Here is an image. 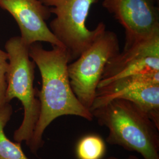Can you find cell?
<instances>
[{
	"label": "cell",
	"instance_id": "1",
	"mask_svg": "<svg viewBox=\"0 0 159 159\" xmlns=\"http://www.w3.org/2000/svg\"><path fill=\"white\" fill-rule=\"evenodd\" d=\"M29 53L39 69L42 83L39 94L40 116L29 145L31 152L36 154L43 146L46 129L58 117L75 116L89 121L94 118L71 89L67 70L70 58L65 48L52 46L47 50L34 43L29 47Z\"/></svg>",
	"mask_w": 159,
	"mask_h": 159
},
{
	"label": "cell",
	"instance_id": "2",
	"mask_svg": "<svg viewBox=\"0 0 159 159\" xmlns=\"http://www.w3.org/2000/svg\"><path fill=\"white\" fill-rule=\"evenodd\" d=\"M98 125L108 130L106 141L143 159H159V129L133 102L114 99L91 111Z\"/></svg>",
	"mask_w": 159,
	"mask_h": 159
},
{
	"label": "cell",
	"instance_id": "3",
	"mask_svg": "<svg viewBox=\"0 0 159 159\" xmlns=\"http://www.w3.org/2000/svg\"><path fill=\"white\" fill-rule=\"evenodd\" d=\"M5 48L8 57L6 102L17 98L24 109L23 121L14 131V139L18 143L25 142L29 146L40 113V101L34 87L35 64L29 56V47L20 37L10 39Z\"/></svg>",
	"mask_w": 159,
	"mask_h": 159
},
{
	"label": "cell",
	"instance_id": "4",
	"mask_svg": "<svg viewBox=\"0 0 159 159\" xmlns=\"http://www.w3.org/2000/svg\"><path fill=\"white\" fill-rule=\"evenodd\" d=\"M50 8L55 18L50 24L51 32L68 52L70 63L91 45L97 36L106 29L100 22L94 30L87 27L91 6L98 0H40Z\"/></svg>",
	"mask_w": 159,
	"mask_h": 159
},
{
	"label": "cell",
	"instance_id": "5",
	"mask_svg": "<svg viewBox=\"0 0 159 159\" xmlns=\"http://www.w3.org/2000/svg\"><path fill=\"white\" fill-rule=\"evenodd\" d=\"M120 51L117 34L106 29L79 57L68 64V76L73 91L80 102L89 110L104 68Z\"/></svg>",
	"mask_w": 159,
	"mask_h": 159
},
{
	"label": "cell",
	"instance_id": "6",
	"mask_svg": "<svg viewBox=\"0 0 159 159\" xmlns=\"http://www.w3.org/2000/svg\"><path fill=\"white\" fill-rule=\"evenodd\" d=\"M114 99L134 103L159 129V71L133 74L97 88L90 111Z\"/></svg>",
	"mask_w": 159,
	"mask_h": 159
},
{
	"label": "cell",
	"instance_id": "7",
	"mask_svg": "<svg viewBox=\"0 0 159 159\" xmlns=\"http://www.w3.org/2000/svg\"><path fill=\"white\" fill-rule=\"evenodd\" d=\"M156 0H102V7L125 30V45L159 33Z\"/></svg>",
	"mask_w": 159,
	"mask_h": 159
},
{
	"label": "cell",
	"instance_id": "8",
	"mask_svg": "<svg viewBox=\"0 0 159 159\" xmlns=\"http://www.w3.org/2000/svg\"><path fill=\"white\" fill-rule=\"evenodd\" d=\"M159 71V33L125 45L104 68L98 87L133 74Z\"/></svg>",
	"mask_w": 159,
	"mask_h": 159
},
{
	"label": "cell",
	"instance_id": "9",
	"mask_svg": "<svg viewBox=\"0 0 159 159\" xmlns=\"http://www.w3.org/2000/svg\"><path fill=\"white\" fill-rule=\"evenodd\" d=\"M0 7L14 18L20 30V37L26 46L46 42L64 47L46 23L51 14L50 8L40 0H0Z\"/></svg>",
	"mask_w": 159,
	"mask_h": 159
},
{
	"label": "cell",
	"instance_id": "10",
	"mask_svg": "<svg viewBox=\"0 0 159 159\" xmlns=\"http://www.w3.org/2000/svg\"><path fill=\"white\" fill-rule=\"evenodd\" d=\"M12 113L10 102L0 105V159H30L24 153L20 143L12 142L5 134L4 129Z\"/></svg>",
	"mask_w": 159,
	"mask_h": 159
},
{
	"label": "cell",
	"instance_id": "11",
	"mask_svg": "<svg viewBox=\"0 0 159 159\" xmlns=\"http://www.w3.org/2000/svg\"><path fill=\"white\" fill-rule=\"evenodd\" d=\"M106 151V144L102 138L95 134L83 137L76 147V154L79 159H102Z\"/></svg>",
	"mask_w": 159,
	"mask_h": 159
},
{
	"label": "cell",
	"instance_id": "12",
	"mask_svg": "<svg viewBox=\"0 0 159 159\" xmlns=\"http://www.w3.org/2000/svg\"><path fill=\"white\" fill-rule=\"evenodd\" d=\"M8 68V57L6 51L0 49V105L6 103L7 73Z\"/></svg>",
	"mask_w": 159,
	"mask_h": 159
},
{
	"label": "cell",
	"instance_id": "13",
	"mask_svg": "<svg viewBox=\"0 0 159 159\" xmlns=\"http://www.w3.org/2000/svg\"><path fill=\"white\" fill-rule=\"evenodd\" d=\"M102 159H120L116 157H113V156H111V157H106V158H102ZM122 159H140L139 157H137L136 156H130L126 158Z\"/></svg>",
	"mask_w": 159,
	"mask_h": 159
},
{
	"label": "cell",
	"instance_id": "14",
	"mask_svg": "<svg viewBox=\"0 0 159 159\" xmlns=\"http://www.w3.org/2000/svg\"><path fill=\"white\" fill-rule=\"evenodd\" d=\"M156 1L157 2H159V0H156Z\"/></svg>",
	"mask_w": 159,
	"mask_h": 159
}]
</instances>
